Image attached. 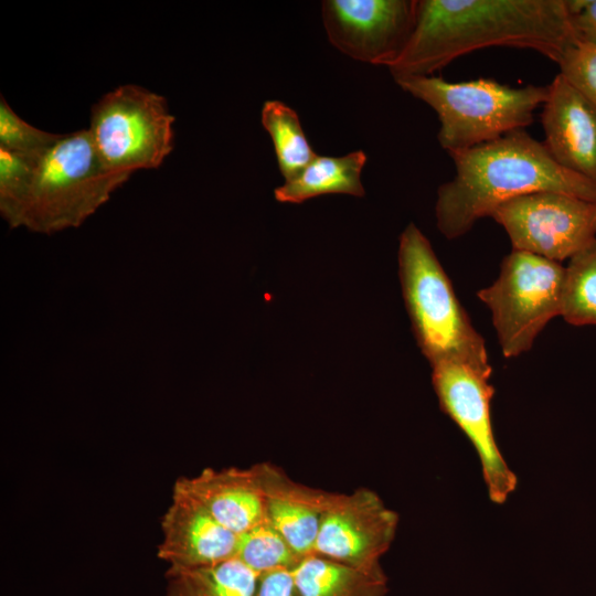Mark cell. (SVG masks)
<instances>
[{"instance_id": "1", "label": "cell", "mask_w": 596, "mask_h": 596, "mask_svg": "<svg viewBox=\"0 0 596 596\" xmlns=\"http://www.w3.org/2000/svg\"><path fill=\"white\" fill-rule=\"evenodd\" d=\"M576 41L567 0H417L412 35L389 70L394 79L430 76L490 46L533 50L558 63Z\"/></svg>"}, {"instance_id": "2", "label": "cell", "mask_w": 596, "mask_h": 596, "mask_svg": "<svg viewBox=\"0 0 596 596\" xmlns=\"http://www.w3.org/2000/svg\"><path fill=\"white\" fill-rule=\"evenodd\" d=\"M448 155L456 173L438 188L435 204L437 228L448 240L521 195L550 191L596 202V184L561 167L525 129Z\"/></svg>"}, {"instance_id": "3", "label": "cell", "mask_w": 596, "mask_h": 596, "mask_svg": "<svg viewBox=\"0 0 596 596\" xmlns=\"http://www.w3.org/2000/svg\"><path fill=\"white\" fill-rule=\"evenodd\" d=\"M398 275L413 334L430 365L451 362L490 379L485 339L459 302L430 242L414 223L400 236Z\"/></svg>"}, {"instance_id": "4", "label": "cell", "mask_w": 596, "mask_h": 596, "mask_svg": "<svg viewBox=\"0 0 596 596\" xmlns=\"http://www.w3.org/2000/svg\"><path fill=\"white\" fill-rule=\"evenodd\" d=\"M130 175L104 164L88 129L62 135L40 159L14 227L42 234L78 227Z\"/></svg>"}, {"instance_id": "5", "label": "cell", "mask_w": 596, "mask_h": 596, "mask_svg": "<svg viewBox=\"0 0 596 596\" xmlns=\"http://www.w3.org/2000/svg\"><path fill=\"white\" fill-rule=\"evenodd\" d=\"M438 116L437 139L448 153L493 141L533 123L547 98V86L511 87L494 79L447 82L439 76L395 79Z\"/></svg>"}, {"instance_id": "6", "label": "cell", "mask_w": 596, "mask_h": 596, "mask_svg": "<svg viewBox=\"0 0 596 596\" xmlns=\"http://www.w3.org/2000/svg\"><path fill=\"white\" fill-rule=\"evenodd\" d=\"M564 276L561 263L512 251L496 281L477 292L491 312L504 358L529 351L549 321L561 316Z\"/></svg>"}, {"instance_id": "7", "label": "cell", "mask_w": 596, "mask_h": 596, "mask_svg": "<svg viewBox=\"0 0 596 596\" xmlns=\"http://www.w3.org/2000/svg\"><path fill=\"white\" fill-rule=\"evenodd\" d=\"M174 120L163 96L125 84L93 105L88 130L104 164L132 174L158 168L171 153Z\"/></svg>"}, {"instance_id": "8", "label": "cell", "mask_w": 596, "mask_h": 596, "mask_svg": "<svg viewBox=\"0 0 596 596\" xmlns=\"http://www.w3.org/2000/svg\"><path fill=\"white\" fill-rule=\"evenodd\" d=\"M507 232L512 251L561 263L596 238V202L557 192L521 195L490 215Z\"/></svg>"}, {"instance_id": "9", "label": "cell", "mask_w": 596, "mask_h": 596, "mask_svg": "<svg viewBox=\"0 0 596 596\" xmlns=\"http://www.w3.org/2000/svg\"><path fill=\"white\" fill-rule=\"evenodd\" d=\"M489 377L460 364L432 365V383L440 409L462 430L478 454L488 496L502 504L518 479L505 462L493 434L490 404L494 387Z\"/></svg>"}, {"instance_id": "10", "label": "cell", "mask_w": 596, "mask_h": 596, "mask_svg": "<svg viewBox=\"0 0 596 596\" xmlns=\"http://www.w3.org/2000/svg\"><path fill=\"white\" fill-rule=\"evenodd\" d=\"M321 12L334 47L354 60L389 67L412 35L417 0H326Z\"/></svg>"}, {"instance_id": "11", "label": "cell", "mask_w": 596, "mask_h": 596, "mask_svg": "<svg viewBox=\"0 0 596 596\" xmlns=\"http://www.w3.org/2000/svg\"><path fill=\"white\" fill-rule=\"evenodd\" d=\"M398 525L397 513L368 488L333 492L313 553L365 571H381Z\"/></svg>"}, {"instance_id": "12", "label": "cell", "mask_w": 596, "mask_h": 596, "mask_svg": "<svg viewBox=\"0 0 596 596\" xmlns=\"http://www.w3.org/2000/svg\"><path fill=\"white\" fill-rule=\"evenodd\" d=\"M161 529L158 556L170 567L209 566L236 556L238 536L175 485Z\"/></svg>"}, {"instance_id": "13", "label": "cell", "mask_w": 596, "mask_h": 596, "mask_svg": "<svg viewBox=\"0 0 596 596\" xmlns=\"http://www.w3.org/2000/svg\"><path fill=\"white\" fill-rule=\"evenodd\" d=\"M542 141L564 169L596 184V107L561 74L547 85Z\"/></svg>"}, {"instance_id": "14", "label": "cell", "mask_w": 596, "mask_h": 596, "mask_svg": "<svg viewBox=\"0 0 596 596\" xmlns=\"http://www.w3.org/2000/svg\"><path fill=\"white\" fill-rule=\"evenodd\" d=\"M174 485L237 536L266 519L258 464L248 468H205L194 477H180Z\"/></svg>"}, {"instance_id": "15", "label": "cell", "mask_w": 596, "mask_h": 596, "mask_svg": "<svg viewBox=\"0 0 596 596\" xmlns=\"http://www.w3.org/2000/svg\"><path fill=\"white\" fill-rule=\"evenodd\" d=\"M258 468L266 519L301 558L312 554L333 492L299 483L272 462H259Z\"/></svg>"}, {"instance_id": "16", "label": "cell", "mask_w": 596, "mask_h": 596, "mask_svg": "<svg viewBox=\"0 0 596 596\" xmlns=\"http://www.w3.org/2000/svg\"><path fill=\"white\" fill-rule=\"evenodd\" d=\"M366 159L362 150L340 157L317 156L299 174L275 189V199L302 203L326 194L363 196L361 172Z\"/></svg>"}, {"instance_id": "17", "label": "cell", "mask_w": 596, "mask_h": 596, "mask_svg": "<svg viewBox=\"0 0 596 596\" xmlns=\"http://www.w3.org/2000/svg\"><path fill=\"white\" fill-rule=\"evenodd\" d=\"M302 596H385L383 570L365 571L328 557L310 554L292 571Z\"/></svg>"}, {"instance_id": "18", "label": "cell", "mask_w": 596, "mask_h": 596, "mask_svg": "<svg viewBox=\"0 0 596 596\" xmlns=\"http://www.w3.org/2000/svg\"><path fill=\"white\" fill-rule=\"evenodd\" d=\"M166 596H255L259 574L237 556L195 567H170Z\"/></svg>"}, {"instance_id": "19", "label": "cell", "mask_w": 596, "mask_h": 596, "mask_svg": "<svg viewBox=\"0 0 596 596\" xmlns=\"http://www.w3.org/2000/svg\"><path fill=\"white\" fill-rule=\"evenodd\" d=\"M262 125L269 134L285 181L299 174L318 155L311 148L297 113L279 100H267Z\"/></svg>"}, {"instance_id": "20", "label": "cell", "mask_w": 596, "mask_h": 596, "mask_svg": "<svg viewBox=\"0 0 596 596\" xmlns=\"http://www.w3.org/2000/svg\"><path fill=\"white\" fill-rule=\"evenodd\" d=\"M561 316L573 326L596 324V238L565 267Z\"/></svg>"}, {"instance_id": "21", "label": "cell", "mask_w": 596, "mask_h": 596, "mask_svg": "<svg viewBox=\"0 0 596 596\" xmlns=\"http://www.w3.org/2000/svg\"><path fill=\"white\" fill-rule=\"evenodd\" d=\"M236 556L259 575L294 571L302 560L267 519L238 535Z\"/></svg>"}, {"instance_id": "22", "label": "cell", "mask_w": 596, "mask_h": 596, "mask_svg": "<svg viewBox=\"0 0 596 596\" xmlns=\"http://www.w3.org/2000/svg\"><path fill=\"white\" fill-rule=\"evenodd\" d=\"M43 156L19 153L0 147V212L11 227H14Z\"/></svg>"}, {"instance_id": "23", "label": "cell", "mask_w": 596, "mask_h": 596, "mask_svg": "<svg viewBox=\"0 0 596 596\" xmlns=\"http://www.w3.org/2000/svg\"><path fill=\"white\" fill-rule=\"evenodd\" d=\"M56 135L31 126L0 98V147L10 151L43 156L61 138Z\"/></svg>"}, {"instance_id": "24", "label": "cell", "mask_w": 596, "mask_h": 596, "mask_svg": "<svg viewBox=\"0 0 596 596\" xmlns=\"http://www.w3.org/2000/svg\"><path fill=\"white\" fill-rule=\"evenodd\" d=\"M557 64L558 74L596 107V42L577 40Z\"/></svg>"}, {"instance_id": "25", "label": "cell", "mask_w": 596, "mask_h": 596, "mask_svg": "<svg viewBox=\"0 0 596 596\" xmlns=\"http://www.w3.org/2000/svg\"><path fill=\"white\" fill-rule=\"evenodd\" d=\"M255 596H302L292 571L274 570L259 575Z\"/></svg>"}, {"instance_id": "26", "label": "cell", "mask_w": 596, "mask_h": 596, "mask_svg": "<svg viewBox=\"0 0 596 596\" xmlns=\"http://www.w3.org/2000/svg\"><path fill=\"white\" fill-rule=\"evenodd\" d=\"M577 40L596 42V0H567Z\"/></svg>"}]
</instances>
